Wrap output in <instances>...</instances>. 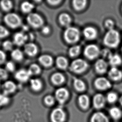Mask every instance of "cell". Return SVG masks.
I'll return each mask as SVG.
<instances>
[{
    "instance_id": "cell-24",
    "label": "cell",
    "mask_w": 122,
    "mask_h": 122,
    "mask_svg": "<svg viewBox=\"0 0 122 122\" xmlns=\"http://www.w3.org/2000/svg\"><path fill=\"white\" fill-rule=\"evenodd\" d=\"M87 4L86 0H74L73 1V5L75 10L80 11L83 10Z\"/></svg>"
},
{
    "instance_id": "cell-3",
    "label": "cell",
    "mask_w": 122,
    "mask_h": 122,
    "mask_svg": "<svg viewBox=\"0 0 122 122\" xmlns=\"http://www.w3.org/2000/svg\"><path fill=\"white\" fill-rule=\"evenodd\" d=\"M4 21L8 26L12 28H17L22 24L21 18L15 13H9L5 15Z\"/></svg>"
},
{
    "instance_id": "cell-46",
    "label": "cell",
    "mask_w": 122,
    "mask_h": 122,
    "mask_svg": "<svg viewBox=\"0 0 122 122\" xmlns=\"http://www.w3.org/2000/svg\"><path fill=\"white\" fill-rule=\"evenodd\" d=\"M119 102L121 105L122 106V96H121L119 99Z\"/></svg>"
},
{
    "instance_id": "cell-45",
    "label": "cell",
    "mask_w": 122,
    "mask_h": 122,
    "mask_svg": "<svg viewBox=\"0 0 122 122\" xmlns=\"http://www.w3.org/2000/svg\"><path fill=\"white\" fill-rule=\"evenodd\" d=\"M61 0H48V3L50 4V5H56L59 4L61 2Z\"/></svg>"
},
{
    "instance_id": "cell-23",
    "label": "cell",
    "mask_w": 122,
    "mask_h": 122,
    "mask_svg": "<svg viewBox=\"0 0 122 122\" xmlns=\"http://www.w3.org/2000/svg\"><path fill=\"white\" fill-rule=\"evenodd\" d=\"M56 64L58 68L61 69H66L68 67V60L63 56H59L56 58Z\"/></svg>"
},
{
    "instance_id": "cell-37",
    "label": "cell",
    "mask_w": 122,
    "mask_h": 122,
    "mask_svg": "<svg viewBox=\"0 0 122 122\" xmlns=\"http://www.w3.org/2000/svg\"><path fill=\"white\" fill-rule=\"evenodd\" d=\"M9 31L5 27L0 25V38H4L9 35Z\"/></svg>"
},
{
    "instance_id": "cell-48",
    "label": "cell",
    "mask_w": 122,
    "mask_h": 122,
    "mask_svg": "<svg viewBox=\"0 0 122 122\" xmlns=\"http://www.w3.org/2000/svg\"></svg>"
},
{
    "instance_id": "cell-30",
    "label": "cell",
    "mask_w": 122,
    "mask_h": 122,
    "mask_svg": "<svg viewBox=\"0 0 122 122\" xmlns=\"http://www.w3.org/2000/svg\"><path fill=\"white\" fill-rule=\"evenodd\" d=\"M13 3L9 0H3L0 2V6L4 11H9L13 8Z\"/></svg>"
},
{
    "instance_id": "cell-25",
    "label": "cell",
    "mask_w": 122,
    "mask_h": 122,
    "mask_svg": "<svg viewBox=\"0 0 122 122\" xmlns=\"http://www.w3.org/2000/svg\"><path fill=\"white\" fill-rule=\"evenodd\" d=\"M110 116L115 120L120 119L122 116V112L121 110L117 107H112L109 111Z\"/></svg>"
},
{
    "instance_id": "cell-13",
    "label": "cell",
    "mask_w": 122,
    "mask_h": 122,
    "mask_svg": "<svg viewBox=\"0 0 122 122\" xmlns=\"http://www.w3.org/2000/svg\"><path fill=\"white\" fill-rule=\"evenodd\" d=\"M108 76L113 81H119L122 79V72L117 67H112L108 71Z\"/></svg>"
},
{
    "instance_id": "cell-2",
    "label": "cell",
    "mask_w": 122,
    "mask_h": 122,
    "mask_svg": "<svg viewBox=\"0 0 122 122\" xmlns=\"http://www.w3.org/2000/svg\"><path fill=\"white\" fill-rule=\"evenodd\" d=\"M63 36L67 43L72 44L78 42L80 38V32L78 28L69 26L65 30Z\"/></svg>"
},
{
    "instance_id": "cell-36",
    "label": "cell",
    "mask_w": 122,
    "mask_h": 122,
    "mask_svg": "<svg viewBox=\"0 0 122 122\" xmlns=\"http://www.w3.org/2000/svg\"><path fill=\"white\" fill-rule=\"evenodd\" d=\"M13 43L10 41H5L3 43V48L6 51H11L13 48Z\"/></svg>"
},
{
    "instance_id": "cell-27",
    "label": "cell",
    "mask_w": 122,
    "mask_h": 122,
    "mask_svg": "<svg viewBox=\"0 0 122 122\" xmlns=\"http://www.w3.org/2000/svg\"><path fill=\"white\" fill-rule=\"evenodd\" d=\"M11 56L14 60L17 61H20L23 59V54L20 49H15L12 51Z\"/></svg>"
},
{
    "instance_id": "cell-18",
    "label": "cell",
    "mask_w": 122,
    "mask_h": 122,
    "mask_svg": "<svg viewBox=\"0 0 122 122\" xmlns=\"http://www.w3.org/2000/svg\"><path fill=\"white\" fill-rule=\"evenodd\" d=\"M38 61L43 66L48 67L51 66L53 63V59L51 56L48 55H41L38 58Z\"/></svg>"
},
{
    "instance_id": "cell-32",
    "label": "cell",
    "mask_w": 122,
    "mask_h": 122,
    "mask_svg": "<svg viewBox=\"0 0 122 122\" xmlns=\"http://www.w3.org/2000/svg\"><path fill=\"white\" fill-rule=\"evenodd\" d=\"M28 70L31 76L39 74L41 72L40 66L36 63L31 65Z\"/></svg>"
},
{
    "instance_id": "cell-29",
    "label": "cell",
    "mask_w": 122,
    "mask_h": 122,
    "mask_svg": "<svg viewBox=\"0 0 122 122\" xmlns=\"http://www.w3.org/2000/svg\"><path fill=\"white\" fill-rule=\"evenodd\" d=\"M30 87L33 91H40L42 87V83L40 80L35 78L30 80Z\"/></svg>"
},
{
    "instance_id": "cell-6",
    "label": "cell",
    "mask_w": 122,
    "mask_h": 122,
    "mask_svg": "<svg viewBox=\"0 0 122 122\" xmlns=\"http://www.w3.org/2000/svg\"><path fill=\"white\" fill-rule=\"evenodd\" d=\"M84 54L89 59H95L101 54V50L96 45H88L85 48Z\"/></svg>"
},
{
    "instance_id": "cell-26",
    "label": "cell",
    "mask_w": 122,
    "mask_h": 122,
    "mask_svg": "<svg viewBox=\"0 0 122 122\" xmlns=\"http://www.w3.org/2000/svg\"><path fill=\"white\" fill-rule=\"evenodd\" d=\"M20 8L23 13H29L34 8V5L29 2H23L21 5Z\"/></svg>"
},
{
    "instance_id": "cell-11",
    "label": "cell",
    "mask_w": 122,
    "mask_h": 122,
    "mask_svg": "<svg viewBox=\"0 0 122 122\" xmlns=\"http://www.w3.org/2000/svg\"><path fill=\"white\" fill-rule=\"evenodd\" d=\"M31 76L28 70L21 69L17 71L15 74V78L20 82H26Z\"/></svg>"
},
{
    "instance_id": "cell-47",
    "label": "cell",
    "mask_w": 122,
    "mask_h": 122,
    "mask_svg": "<svg viewBox=\"0 0 122 122\" xmlns=\"http://www.w3.org/2000/svg\"><path fill=\"white\" fill-rule=\"evenodd\" d=\"M121 51H122V48H121Z\"/></svg>"
},
{
    "instance_id": "cell-22",
    "label": "cell",
    "mask_w": 122,
    "mask_h": 122,
    "mask_svg": "<svg viewBox=\"0 0 122 122\" xmlns=\"http://www.w3.org/2000/svg\"><path fill=\"white\" fill-rule=\"evenodd\" d=\"M108 61L109 64L112 66V67H117L122 64V59L120 55L115 54H113Z\"/></svg>"
},
{
    "instance_id": "cell-44",
    "label": "cell",
    "mask_w": 122,
    "mask_h": 122,
    "mask_svg": "<svg viewBox=\"0 0 122 122\" xmlns=\"http://www.w3.org/2000/svg\"><path fill=\"white\" fill-rule=\"evenodd\" d=\"M42 32L44 34H48L50 32V28L48 26H44L43 27L42 29Z\"/></svg>"
},
{
    "instance_id": "cell-34",
    "label": "cell",
    "mask_w": 122,
    "mask_h": 122,
    "mask_svg": "<svg viewBox=\"0 0 122 122\" xmlns=\"http://www.w3.org/2000/svg\"><path fill=\"white\" fill-rule=\"evenodd\" d=\"M101 54L102 57L103 59L108 60L109 61L113 54L110 50L108 48H105L101 51Z\"/></svg>"
},
{
    "instance_id": "cell-35",
    "label": "cell",
    "mask_w": 122,
    "mask_h": 122,
    "mask_svg": "<svg viewBox=\"0 0 122 122\" xmlns=\"http://www.w3.org/2000/svg\"><path fill=\"white\" fill-rule=\"evenodd\" d=\"M117 99V94L114 92H110L107 94L106 97L107 101L111 103H114Z\"/></svg>"
},
{
    "instance_id": "cell-31",
    "label": "cell",
    "mask_w": 122,
    "mask_h": 122,
    "mask_svg": "<svg viewBox=\"0 0 122 122\" xmlns=\"http://www.w3.org/2000/svg\"><path fill=\"white\" fill-rule=\"evenodd\" d=\"M80 105L83 109H86L89 104V97L86 95H82L79 97Z\"/></svg>"
},
{
    "instance_id": "cell-28",
    "label": "cell",
    "mask_w": 122,
    "mask_h": 122,
    "mask_svg": "<svg viewBox=\"0 0 122 122\" xmlns=\"http://www.w3.org/2000/svg\"><path fill=\"white\" fill-rule=\"evenodd\" d=\"M74 86L77 91L80 92L84 91L86 89V85L82 80L78 78H75L73 82Z\"/></svg>"
},
{
    "instance_id": "cell-33",
    "label": "cell",
    "mask_w": 122,
    "mask_h": 122,
    "mask_svg": "<svg viewBox=\"0 0 122 122\" xmlns=\"http://www.w3.org/2000/svg\"><path fill=\"white\" fill-rule=\"evenodd\" d=\"M81 51V46L78 45L73 46L70 48L68 53L71 57H75L79 54Z\"/></svg>"
},
{
    "instance_id": "cell-43",
    "label": "cell",
    "mask_w": 122,
    "mask_h": 122,
    "mask_svg": "<svg viewBox=\"0 0 122 122\" xmlns=\"http://www.w3.org/2000/svg\"><path fill=\"white\" fill-rule=\"evenodd\" d=\"M6 55L3 51L0 50V65L3 64L6 61Z\"/></svg>"
},
{
    "instance_id": "cell-16",
    "label": "cell",
    "mask_w": 122,
    "mask_h": 122,
    "mask_svg": "<svg viewBox=\"0 0 122 122\" xmlns=\"http://www.w3.org/2000/svg\"><path fill=\"white\" fill-rule=\"evenodd\" d=\"M3 94L6 95L10 94L15 92L16 89V86L13 81H7L2 86Z\"/></svg>"
},
{
    "instance_id": "cell-20",
    "label": "cell",
    "mask_w": 122,
    "mask_h": 122,
    "mask_svg": "<svg viewBox=\"0 0 122 122\" xmlns=\"http://www.w3.org/2000/svg\"><path fill=\"white\" fill-rule=\"evenodd\" d=\"M91 122H109L107 117L102 112H96L93 115Z\"/></svg>"
},
{
    "instance_id": "cell-5",
    "label": "cell",
    "mask_w": 122,
    "mask_h": 122,
    "mask_svg": "<svg viewBox=\"0 0 122 122\" xmlns=\"http://www.w3.org/2000/svg\"><path fill=\"white\" fill-rule=\"evenodd\" d=\"M27 21L29 25L34 28H37L43 26L44 21L39 14L37 13H30L27 17Z\"/></svg>"
},
{
    "instance_id": "cell-19",
    "label": "cell",
    "mask_w": 122,
    "mask_h": 122,
    "mask_svg": "<svg viewBox=\"0 0 122 122\" xmlns=\"http://www.w3.org/2000/svg\"><path fill=\"white\" fill-rule=\"evenodd\" d=\"M59 21L60 23L63 26H70L71 22V18L68 13H62L59 16Z\"/></svg>"
},
{
    "instance_id": "cell-21",
    "label": "cell",
    "mask_w": 122,
    "mask_h": 122,
    "mask_svg": "<svg viewBox=\"0 0 122 122\" xmlns=\"http://www.w3.org/2000/svg\"><path fill=\"white\" fill-rule=\"evenodd\" d=\"M51 80L55 85H60L64 82L65 78L63 75L61 73H56L51 76Z\"/></svg>"
},
{
    "instance_id": "cell-7",
    "label": "cell",
    "mask_w": 122,
    "mask_h": 122,
    "mask_svg": "<svg viewBox=\"0 0 122 122\" xmlns=\"http://www.w3.org/2000/svg\"><path fill=\"white\" fill-rule=\"evenodd\" d=\"M94 85L97 89L101 91H105L112 87L110 81L103 77L96 78L94 81Z\"/></svg>"
},
{
    "instance_id": "cell-9",
    "label": "cell",
    "mask_w": 122,
    "mask_h": 122,
    "mask_svg": "<svg viewBox=\"0 0 122 122\" xmlns=\"http://www.w3.org/2000/svg\"><path fill=\"white\" fill-rule=\"evenodd\" d=\"M108 64L106 60L103 59H99L96 61L95 64V68L97 73L102 74L107 71Z\"/></svg>"
},
{
    "instance_id": "cell-40",
    "label": "cell",
    "mask_w": 122,
    "mask_h": 122,
    "mask_svg": "<svg viewBox=\"0 0 122 122\" xmlns=\"http://www.w3.org/2000/svg\"><path fill=\"white\" fill-rule=\"evenodd\" d=\"M5 70L7 71L12 72L14 71L15 69V66L14 63L12 61H8L5 63Z\"/></svg>"
},
{
    "instance_id": "cell-10",
    "label": "cell",
    "mask_w": 122,
    "mask_h": 122,
    "mask_svg": "<svg viewBox=\"0 0 122 122\" xmlns=\"http://www.w3.org/2000/svg\"><path fill=\"white\" fill-rule=\"evenodd\" d=\"M55 96L56 99L60 103L63 104L68 98L69 96V92L66 88L61 87L56 90Z\"/></svg>"
},
{
    "instance_id": "cell-1",
    "label": "cell",
    "mask_w": 122,
    "mask_h": 122,
    "mask_svg": "<svg viewBox=\"0 0 122 122\" xmlns=\"http://www.w3.org/2000/svg\"><path fill=\"white\" fill-rule=\"evenodd\" d=\"M103 42L104 44L108 48H117L121 42L120 34L114 29L108 30L104 36Z\"/></svg>"
},
{
    "instance_id": "cell-12",
    "label": "cell",
    "mask_w": 122,
    "mask_h": 122,
    "mask_svg": "<svg viewBox=\"0 0 122 122\" xmlns=\"http://www.w3.org/2000/svg\"><path fill=\"white\" fill-rule=\"evenodd\" d=\"M28 39L26 35L23 32H18L15 33L13 37V43L16 46H20L25 44Z\"/></svg>"
},
{
    "instance_id": "cell-41",
    "label": "cell",
    "mask_w": 122,
    "mask_h": 122,
    "mask_svg": "<svg viewBox=\"0 0 122 122\" xmlns=\"http://www.w3.org/2000/svg\"><path fill=\"white\" fill-rule=\"evenodd\" d=\"M8 71L5 69L0 68V81H4L8 78Z\"/></svg>"
},
{
    "instance_id": "cell-14",
    "label": "cell",
    "mask_w": 122,
    "mask_h": 122,
    "mask_svg": "<svg viewBox=\"0 0 122 122\" xmlns=\"http://www.w3.org/2000/svg\"><path fill=\"white\" fill-rule=\"evenodd\" d=\"M83 33L85 37L89 40H94L97 38V30L91 26L87 27L84 28Z\"/></svg>"
},
{
    "instance_id": "cell-15",
    "label": "cell",
    "mask_w": 122,
    "mask_h": 122,
    "mask_svg": "<svg viewBox=\"0 0 122 122\" xmlns=\"http://www.w3.org/2000/svg\"><path fill=\"white\" fill-rule=\"evenodd\" d=\"M106 98L102 94H96L93 97V105L96 109H101L104 107L106 102Z\"/></svg>"
},
{
    "instance_id": "cell-17",
    "label": "cell",
    "mask_w": 122,
    "mask_h": 122,
    "mask_svg": "<svg viewBox=\"0 0 122 122\" xmlns=\"http://www.w3.org/2000/svg\"><path fill=\"white\" fill-rule=\"evenodd\" d=\"M38 47L34 43H28L24 46V52L28 56H35L38 53Z\"/></svg>"
},
{
    "instance_id": "cell-4",
    "label": "cell",
    "mask_w": 122,
    "mask_h": 122,
    "mask_svg": "<svg viewBox=\"0 0 122 122\" xmlns=\"http://www.w3.org/2000/svg\"><path fill=\"white\" fill-rule=\"evenodd\" d=\"M88 66V63L86 61L78 58L75 60L71 63L70 69L73 73L80 74L86 71Z\"/></svg>"
},
{
    "instance_id": "cell-38",
    "label": "cell",
    "mask_w": 122,
    "mask_h": 122,
    "mask_svg": "<svg viewBox=\"0 0 122 122\" xmlns=\"http://www.w3.org/2000/svg\"><path fill=\"white\" fill-rule=\"evenodd\" d=\"M9 101V98L7 95L4 94H0V106H2L7 104Z\"/></svg>"
},
{
    "instance_id": "cell-39",
    "label": "cell",
    "mask_w": 122,
    "mask_h": 122,
    "mask_svg": "<svg viewBox=\"0 0 122 122\" xmlns=\"http://www.w3.org/2000/svg\"><path fill=\"white\" fill-rule=\"evenodd\" d=\"M105 25L108 30H112L114 29L115 23L114 21L112 19H108L105 22Z\"/></svg>"
},
{
    "instance_id": "cell-8",
    "label": "cell",
    "mask_w": 122,
    "mask_h": 122,
    "mask_svg": "<svg viewBox=\"0 0 122 122\" xmlns=\"http://www.w3.org/2000/svg\"><path fill=\"white\" fill-rule=\"evenodd\" d=\"M51 117L53 122H63L65 120L66 115L62 109L57 108L53 111Z\"/></svg>"
},
{
    "instance_id": "cell-42",
    "label": "cell",
    "mask_w": 122,
    "mask_h": 122,
    "mask_svg": "<svg viewBox=\"0 0 122 122\" xmlns=\"http://www.w3.org/2000/svg\"><path fill=\"white\" fill-rule=\"evenodd\" d=\"M45 102L48 106H51L54 102V98L52 96H47L45 98Z\"/></svg>"
}]
</instances>
